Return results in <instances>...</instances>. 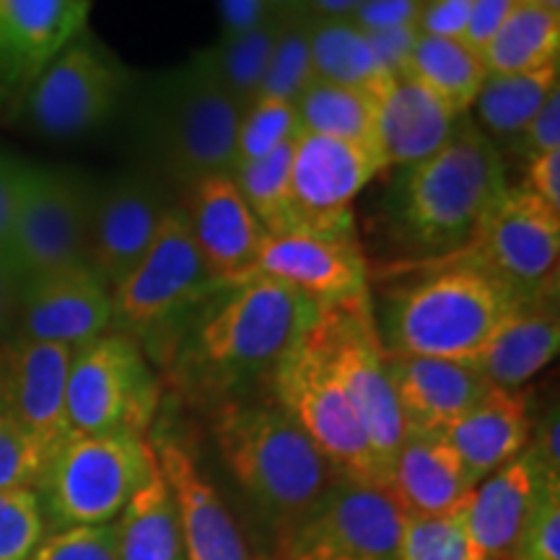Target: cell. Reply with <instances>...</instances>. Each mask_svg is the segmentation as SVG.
I'll return each mask as SVG.
<instances>
[{
    "instance_id": "obj_1",
    "label": "cell",
    "mask_w": 560,
    "mask_h": 560,
    "mask_svg": "<svg viewBox=\"0 0 560 560\" xmlns=\"http://www.w3.org/2000/svg\"><path fill=\"white\" fill-rule=\"evenodd\" d=\"M431 262L423 276L384 301L382 317H376L384 348L387 353L472 361L529 299L462 249L431 257Z\"/></svg>"
},
{
    "instance_id": "obj_2",
    "label": "cell",
    "mask_w": 560,
    "mask_h": 560,
    "mask_svg": "<svg viewBox=\"0 0 560 560\" xmlns=\"http://www.w3.org/2000/svg\"><path fill=\"white\" fill-rule=\"evenodd\" d=\"M317 310L299 291L265 276L223 283L190 312L195 327L179 348L182 374L215 395L270 376Z\"/></svg>"
},
{
    "instance_id": "obj_3",
    "label": "cell",
    "mask_w": 560,
    "mask_h": 560,
    "mask_svg": "<svg viewBox=\"0 0 560 560\" xmlns=\"http://www.w3.org/2000/svg\"><path fill=\"white\" fill-rule=\"evenodd\" d=\"M503 159L486 130L462 117L429 159L405 166L392 190V221L408 247L425 257L465 249L506 190Z\"/></svg>"
},
{
    "instance_id": "obj_4",
    "label": "cell",
    "mask_w": 560,
    "mask_h": 560,
    "mask_svg": "<svg viewBox=\"0 0 560 560\" xmlns=\"http://www.w3.org/2000/svg\"><path fill=\"white\" fill-rule=\"evenodd\" d=\"M213 436L231 478L276 527L280 542L312 514L338 478L330 462L276 400L219 405Z\"/></svg>"
},
{
    "instance_id": "obj_5",
    "label": "cell",
    "mask_w": 560,
    "mask_h": 560,
    "mask_svg": "<svg viewBox=\"0 0 560 560\" xmlns=\"http://www.w3.org/2000/svg\"><path fill=\"white\" fill-rule=\"evenodd\" d=\"M156 470L145 436L73 433L55 452L37 493L55 529L112 524Z\"/></svg>"
},
{
    "instance_id": "obj_6",
    "label": "cell",
    "mask_w": 560,
    "mask_h": 560,
    "mask_svg": "<svg viewBox=\"0 0 560 560\" xmlns=\"http://www.w3.org/2000/svg\"><path fill=\"white\" fill-rule=\"evenodd\" d=\"M272 400L296 420L340 478L387 488L346 389L327 361L312 322L270 371Z\"/></svg>"
},
{
    "instance_id": "obj_7",
    "label": "cell",
    "mask_w": 560,
    "mask_h": 560,
    "mask_svg": "<svg viewBox=\"0 0 560 560\" xmlns=\"http://www.w3.org/2000/svg\"><path fill=\"white\" fill-rule=\"evenodd\" d=\"M242 109L213 79L198 52L161 81L153 140L164 170L185 187L236 166Z\"/></svg>"
},
{
    "instance_id": "obj_8",
    "label": "cell",
    "mask_w": 560,
    "mask_h": 560,
    "mask_svg": "<svg viewBox=\"0 0 560 560\" xmlns=\"http://www.w3.org/2000/svg\"><path fill=\"white\" fill-rule=\"evenodd\" d=\"M312 330L366 431L371 452L387 482L405 439V423L389 384L387 348L376 325L374 304L369 296H361L346 304L319 306Z\"/></svg>"
},
{
    "instance_id": "obj_9",
    "label": "cell",
    "mask_w": 560,
    "mask_h": 560,
    "mask_svg": "<svg viewBox=\"0 0 560 560\" xmlns=\"http://www.w3.org/2000/svg\"><path fill=\"white\" fill-rule=\"evenodd\" d=\"M156 405V374L132 335L104 332L73 350L66 382V410L73 433L145 436Z\"/></svg>"
},
{
    "instance_id": "obj_10",
    "label": "cell",
    "mask_w": 560,
    "mask_h": 560,
    "mask_svg": "<svg viewBox=\"0 0 560 560\" xmlns=\"http://www.w3.org/2000/svg\"><path fill=\"white\" fill-rule=\"evenodd\" d=\"M221 285L202 260L187 226L185 210L170 208L145 255L112 289L115 325L132 338H151L170 322L190 314Z\"/></svg>"
},
{
    "instance_id": "obj_11",
    "label": "cell",
    "mask_w": 560,
    "mask_h": 560,
    "mask_svg": "<svg viewBox=\"0 0 560 560\" xmlns=\"http://www.w3.org/2000/svg\"><path fill=\"white\" fill-rule=\"evenodd\" d=\"M94 190L79 174L24 164L9 257L21 278L86 262Z\"/></svg>"
},
{
    "instance_id": "obj_12",
    "label": "cell",
    "mask_w": 560,
    "mask_h": 560,
    "mask_svg": "<svg viewBox=\"0 0 560 560\" xmlns=\"http://www.w3.org/2000/svg\"><path fill=\"white\" fill-rule=\"evenodd\" d=\"M405 514L387 488L335 478L280 542L283 560H400Z\"/></svg>"
},
{
    "instance_id": "obj_13",
    "label": "cell",
    "mask_w": 560,
    "mask_h": 560,
    "mask_svg": "<svg viewBox=\"0 0 560 560\" xmlns=\"http://www.w3.org/2000/svg\"><path fill=\"white\" fill-rule=\"evenodd\" d=\"M125 89L128 70L83 30L34 83L24 115L42 136L75 138L107 122Z\"/></svg>"
},
{
    "instance_id": "obj_14",
    "label": "cell",
    "mask_w": 560,
    "mask_h": 560,
    "mask_svg": "<svg viewBox=\"0 0 560 560\" xmlns=\"http://www.w3.org/2000/svg\"><path fill=\"white\" fill-rule=\"evenodd\" d=\"M462 252L514 285L522 296H550L558 291L560 210L527 187H506Z\"/></svg>"
},
{
    "instance_id": "obj_15",
    "label": "cell",
    "mask_w": 560,
    "mask_h": 560,
    "mask_svg": "<svg viewBox=\"0 0 560 560\" xmlns=\"http://www.w3.org/2000/svg\"><path fill=\"white\" fill-rule=\"evenodd\" d=\"M387 159L376 145L299 130L291 145V202L296 229L350 231L353 200Z\"/></svg>"
},
{
    "instance_id": "obj_16",
    "label": "cell",
    "mask_w": 560,
    "mask_h": 560,
    "mask_svg": "<svg viewBox=\"0 0 560 560\" xmlns=\"http://www.w3.org/2000/svg\"><path fill=\"white\" fill-rule=\"evenodd\" d=\"M249 276L278 280L317 306L369 296V265L355 229L265 234Z\"/></svg>"
},
{
    "instance_id": "obj_17",
    "label": "cell",
    "mask_w": 560,
    "mask_h": 560,
    "mask_svg": "<svg viewBox=\"0 0 560 560\" xmlns=\"http://www.w3.org/2000/svg\"><path fill=\"white\" fill-rule=\"evenodd\" d=\"M91 0H0V128L24 115L34 83L89 24Z\"/></svg>"
},
{
    "instance_id": "obj_18",
    "label": "cell",
    "mask_w": 560,
    "mask_h": 560,
    "mask_svg": "<svg viewBox=\"0 0 560 560\" xmlns=\"http://www.w3.org/2000/svg\"><path fill=\"white\" fill-rule=\"evenodd\" d=\"M70 359V348L24 335L0 342V405L50 459L73 436L66 410Z\"/></svg>"
},
{
    "instance_id": "obj_19",
    "label": "cell",
    "mask_w": 560,
    "mask_h": 560,
    "mask_svg": "<svg viewBox=\"0 0 560 560\" xmlns=\"http://www.w3.org/2000/svg\"><path fill=\"white\" fill-rule=\"evenodd\" d=\"M16 325L24 338L75 350L115 325L112 289L86 262L26 278Z\"/></svg>"
},
{
    "instance_id": "obj_20",
    "label": "cell",
    "mask_w": 560,
    "mask_h": 560,
    "mask_svg": "<svg viewBox=\"0 0 560 560\" xmlns=\"http://www.w3.org/2000/svg\"><path fill=\"white\" fill-rule=\"evenodd\" d=\"M170 208L156 182L140 174H128L94 192L86 249L89 268L115 289L151 247Z\"/></svg>"
},
{
    "instance_id": "obj_21",
    "label": "cell",
    "mask_w": 560,
    "mask_h": 560,
    "mask_svg": "<svg viewBox=\"0 0 560 560\" xmlns=\"http://www.w3.org/2000/svg\"><path fill=\"white\" fill-rule=\"evenodd\" d=\"M187 226L208 270L221 283L249 276L265 229L257 223L231 174H208L187 187Z\"/></svg>"
},
{
    "instance_id": "obj_22",
    "label": "cell",
    "mask_w": 560,
    "mask_h": 560,
    "mask_svg": "<svg viewBox=\"0 0 560 560\" xmlns=\"http://www.w3.org/2000/svg\"><path fill=\"white\" fill-rule=\"evenodd\" d=\"M387 374L405 433H441L490 389L470 361L387 353Z\"/></svg>"
},
{
    "instance_id": "obj_23",
    "label": "cell",
    "mask_w": 560,
    "mask_h": 560,
    "mask_svg": "<svg viewBox=\"0 0 560 560\" xmlns=\"http://www.w3.org/2000/svg\"><path fill=\"white\" fill-rule=\"evenodd\" d=\"M159 470L177 503L182 545L187 560H255L240 524L219 490L202 478L195 459L174 439L153 446Z\"/></svg>"
},
{
    "instance_id": "obj_24",
    "label": "cell",
    "mask_w": 560,
    "mask_h": 560,
    "mask_svg": "<svg viewBox=\"0 0 560 560\" xmlns=\"http://www.w3.org/2000/svg\"><path fill=\"white\" fill-rule=\"evenodd\" d=\"M475 486L527 450L532 436L529 397L524 389L490 387L465 416L441 431Z\"/></svg>"
},
{
    "instance_id": "obj_25",
    "label": "cell",
    "mask_w": 560,
    "mask_h": 560,
    "mask_svg": "<svg viewBox=\"0 0 560 560\" xmlns=\"http://www.w3.org/2000/svg\"><path fill=\"white\" fill-rule=\"evenodd\" d=\"M387 490L405 516L446 514L465 506L475 482L441 433H405Z\"/></svg>"
},
{
    "instance_id": "obj_26",
    "label": "cell",
    "mask_w": 560,
    "mask_h": 560,
    "mask_svg": "<svg viewBox=\"0 0 560 560\" xmlns=\"http://www.w3.org/2000/svg\"><path fill=\"white\" fill-rule=\"evenodd\" d=\"M550 486L527 452L490 472L467 501V527L482 560H511L532 509Z\"/></svg>"
},
{
    "instance_id": "obj_27",
    "label": "cell",
    "mask_w": 560,
    "mask_h": 560,
    "mask_svg": "<svg viewBox=\"0 0 560 560\" xmlns=\"http://www.w3.org/2000/svg\"><path fill=\"white\" fill-rule=\"evenodd\" d=\"M465 115L408 75H395L376 100V138L387 166H412L436 153Z\"/></svg>"
},
{
    "instance_id": "obj_28",
    "label": "cell",
    "mask_w": 560,
    "mask_h": 560,
    "mask_svg": "<svg viewBox=\"0 0 560 560\" xmlns=\"http://www.w3.org/2000/svg\"><path fill=\"white\" fill-rule=\"evenodd\" d=\"M558 348L560 322L556 293H550L529 299L470 363L486 376L490 387L522 389V384L556 361Z\"/></svg>"
},
{
    "instance_id": "obj_29",
    "label": "cell",
    "mask_w": 560,
    "mask_h": 560,
    "mask_svg": "<svg viewBox=\"0 0 560 560\" xmlns=\"http://www.w3.org/2000/svg\"><path fill=\"white\" fill-rule=\"evenodd\" d=\"M112 532L117 560H187L177 503L161 470L132 495Z\"/></svg>"
},
{
    "instance_id": "obj_30",
    "label": "cell",
    "mask_w": 560,
    "mask_h": 560,
    "mask_svg": "<svg viewBox=\"0 0 560 560\" xmlns=\"http://www.w3.org/2000/svg\"><path fill=\"white\" fill-rule=\"evenodd\" d=\"M402 75H408L457 115H467L475 96L488 79V68L480 52L465 39H444L418 34Z\"/></svg>"
},
{
    "instance_id": "obj_31",
    "label": "cell",
    "mask_w": 560,
    "mask_h": 560,
    "mask_svg": "<svg viewBox=\"0 0 560 560\" xmlns=\"http://www.w3.org/2000/svg\"><path fill=\"white\" fill-rule=\"evenodd\" d=\"M312 66L314 81L369 91L376 100L395 79L374 55L369 34L350 19H312Z\"/></svg>"
},
{
    "instance_id": "obj_32",
    "label": "cell",
    "mask_w": 560,
    "mask_h": 560,
    "mask_svg": "<svg viewBox=\"0 0 560 560\" xmlns=\"http://www.w3.org/2000/svg\"><path fill=\"white\" fill-rule=\"evenodd\" d=\"M488 73H527L560 62V13L520 0L480 50Z\"/></svg>"
},
{
    "instance_id": "obj_33",
    "label": "cell",
    "mask_w": 560,
    "mask_h": 560,
    "mask_svg": "<svg viewBox=\"0 0 560 560\" xmlns=\"http://www.w3.org/2000/svg\"><path fill=\"white\" fill-rule=\"evenodd\" d=\"M556 89H560V62L527 73H488L472 104L478 128L499 138H516Z\"/></svg>"
},
{
    "instance_id": "obj_34",
    "label": "cell",
    "mask_w": 560,
    "mask_h": 560,
    "mask_svg": "<svg viewBox=\"0 0 560 560\" xmlns=\"http://www.w3.org/2000/svg\"><path fill=\"white\" fill-rule=\"evenodd\" d=\"M299 128L317 136H330L350 143L376 145V96L369 91L312 81L296 102Z\"/></svg>"
},
{
    "instance_id": "obj_35",
    "label": "cell",
    "mask_w": 560,
    "mask_h": 560,
    "mask_svg": "<svg viewBox=\"0 0 560 560\" xmlns=\"http://www.w3.org/2000/svg\"><path fill=\"white\" fill-rule=\"evenodd\" d=\"M276 37L278 19H272L247 34L221 37L215 45L198 52L213 79L242 112L260 96Z\"/></svg>"
},
{
    "instance_id": "obj_36",
    "label": "cell",
    "mask_w": 560,
    "mask_h": 560,
    "mask_svg": "<svg viewBox=\"0 0 560 560\" xmlns=\"http://www.w3.org/2000/svg\"><path fill=\"white\" fill-rule=\"evenodd\" d=\"M291 145L293 140L260 161L236 164L231 172L236 190L265 234H283L296 229L291 202Z\"/></svg>"
},
{
    "instance_id": "obj_37",
    "label": "cell",
    "mask_w": 560,
    "mask_h": 560,
    "mask_svg": "<svg viewBox=\"0 0 560 560\" xmlns=\"http://www.w3.org/2000/svg\"><path fill=\"white\" fill-rule=\"evenodd\" d=\"M312 19H278V37L272 45L260 96L296 104L299 96L312 86Z\"/></svg>"
},
{
    "instance_id": "obj_38",
    "label": "cell",
    "mask_w": 560,
    "mask_h": 560,
    "mask_svg": "<svg viewBox=\"0 0 560 560\" xmlns=\"http://www.w3.org/2000/svg\"><path fill=\"white\" fill-rule=\"evenodd\" d=\"M400 560H482L467 527V503L446 514L405 516Z\"/></svg>"
},
{
    "instance_id": "obj_39",
    "label": "cell",
    "mask_w": 560,
    "mask_h": 560,
    "mask_svg": "<svg viewBox=\"0 0 560 560\" xmlns=\"http://www.w3.org/2000/svg\"><path fill=\"white\" fill-rule=\"evenodd\" d=\"M296 104L257 96L242 112L240 130H236V164L260 161L278 151L280 145L291 143L299 136Z\"/></svg>"
},
{
    "instance_id": "obj_40",
    "label": "cell",
    "mask_w": 560,
    "mask_h": 560,
    "mask_svg": "<svg viewBox=\"0 0 560 560\" xmlns=\"http://www.w3.org/2000/svg\"><path fill=\"white\" fill-rule=\"evenodd\" d=\"M47 520L32 488L0 490V560H30L45 540Z\"/></svg>"
},
{
    "instance_id": "obj_41",
    "label": "cell",
    "mask_w": 560,
    "mask_h": 560,
    "mask_svg": "<svg viewBox=\"0 0 560 560\" xmlns=\"http://www.w3.org/2000/svg\"><path fill=\"white\" fill-rule=\"evenodd\" d=\"M50 467V454L0 405V490H39Z\"/></svg>"
},
{
    "instance_id": "obj_42",
    "label": "cell",
    "mask_w": 560,
    "mask_h": 560,
    "mask_svg": "<svg viewBox=\"0 0 560 560\" xmlns=\"http://www.w3.org/2000/svg\"><path fill=\"white\" fill-rule=\"evenodd\" d=\"M30 560H117L115 532L112 524L55 529Z\"/></svg>"
},
{
    "instance_id": "obj_43",
    "label": "cell",
    "mask_w": 560,
    "mask_h": 560,
    "mask_svg": "<svg viewBox=\"0 0 560 560\" xmlns=\"http://www.w3.org/2000/svg\"><path fill=\"white\" fill-rule=\"evenodd\" d=\"M511 560H560V488H545L532 509Z\"/></svg>"
},
{
    "instance_id": "obj_44",
    "label": "cell",
    "mask_w": 560,
    "mask_h": 560,
    "mask_svg": "<svg viewBox=\"0 0 560 560\" xmlns=\"http://www.w3.org/2000/svg\"><path fill=\"white\" fill-rule=\"evenodd\" d=\"M423 3L425 0H361L350 21L366 34L416 26Z\"/></svg>"
},
{
    "instance_id": "obj_45",
    "label": "cell",
    "mask_w": 560,
    "mask_h": 560,
    "mask_svg": "<svg viewBox=\"0 0 560 560\" xmlns=\"http://www.w3.org/2000/svg\"><path fill=\"white\" fill-rule=\"evenodd\" d=\"M467 19H470V0H425L416 30L425 37L462 39Z\"/></svg>"
},
{
    "instance_id": "obj_46",
    "label": "cell",
    "mask_w": 560,
    "mask_h": 560,
    "mask_svg": "<svg viewBox=\"0 0 560 560\" xmlns=\"http://www.w3.org/2000/svg\"><path fill=\"white\" fill-rule=\"evenodd\" d=\"M524 156H540V153L560 151V89L550 94L540 112L532 117L527 128L514 138Z\"/></svg>"
},
{
    "instance_id": "obj_47",
    "label": "cell",
    "mask_w": 560,
    "mask_h": 560,
    "mask_svg": "<svg viewBox=\"0 0 560 560\" xmlns=\"http://www.w3.org/2000/svg\"><path fill=\"white\" fill-rule=\"evenodd\" d=\"M558 433H560V420H558V408H552L548 416L540 420L537 429H532L527 452L532 462L537 465V470L542 472V478L550 482V486L560 488V446H558Z\"/></svg>"
},
{
    "instance_id": "obj_48",
    "label": "cell",
    "mask_w": 560,
    "mask_h": 560,
    "mask_svg": "<svg viewBox=\"0 0 560 560\" xmlns=\"http://www.w3.org/2000/svg\"><path fill=\"white\" fill-rule=\"evenodd\" d=\"M516 3L520 0H470V19H467V30L462 39L480 52L493 39V34L501 30V24L509 19Z\"/></svg>"
},
{
    "instance_id": "obj_49",
    "label": "cell",
    "mask_w": 560,
    "mask_h": 560,
    "mask_svg": "<svg viewBox=\"0 0 560 560\" xmlns=\"http://www.w3.org/2000/svg\"><path fill=\"white\" fill-rule=\"evenodd\" d=\"M369 42L382 66L387 68L392 75H400L405 62L410 58L412 47H416L418 42V30L416 26H400V30L374 32L369 34Z\"/></svg>"
},
{
    "instance_id": "obj_50",
    "label": "cell",
    "mask_w": 560,
    "mask_h": 560,
    "mask_svg": "<svg viewBox=\"0 0 560 560\" xmlns=\"http://www.w3.org/2000/svg\"><path fill=\"white\" fill-rule=\"evenodd\" d=\"M221 5V37L247 34L268 24L272 16L265 0H219Z\"/></svg>"
},
{
    "instance_id": "obj_51",
    "label": "cell",
    "mask_w": 560,
    "mask_h": 560,
    "mask_svg": "<svg viewBox=\"0 0 560 560\" xmlns=\"http://www.w3.org/2000/svg\"><path fill=\"white\" fill-rule=\"evenodd\" d=\"M532 195L560 210V151L532 156L524 185Z\"/></svg>"
},
{
    "instance_id": "obj_52",
    "label": "cell",
    "mask_w": 560,
    "mask_h": 560,
    "mask_svg": "<svg viewBox=\"0 0 560 560\" xmlns=\"http://www.w3.org/2000/svg\"><path fill=\"white\" fill-rule=\"evenodd\" d=\"M21 172H24V164H21V161L0 153V249L3 252H9L13 215H16Z\"/></svg>"
},
{
    "instance_id": "obj_53",
    "label": "cell",
    "mask_w": 560,
    "mask_h": 560,
    "mask_svg": "<svg viewBox=\"0 0 560 560\" xmlns=\"http://www.w3.org/2000/svg\"><path fill=\"white\" fill-rule=\"evenodd\" d=\"M24 278L11 262L9 252L0 249V342L11 332V327L19 322V304Z\"/></svg>"
},
{
    "instance_id": "obj_54",
    "label": "cell",
    "mask_w": 560,
    "mask_h": 560,
    "mask_svg": "<svg viewBox=\"0 0 560 560\" xmlns=\"http://www.w3.org/2000/svg\"><path fill=\"white\" fill-rule=\"evenodd\" d=\"M361 0H306V16L314 21H332V19H350Z\"/></svg>"
},
{
    "instance_id": "obj_55",
    "label": "cell",
    "mask_w": 560,
    "mask_h": 560,
    "mask_svg": "<svg viewBox=\"0 0 560 560\" xmlns=\"http://www.w3.org/2000/svg\"><path fill=\"white\" fill-rule=\"evenodd\" d=\"M276 19L306 16V0H265Z\"/></svg>"
},
{
    "instance_id": "obj_56",
    "label": "cell",
    "mask_w": 560,
    "mask_h": 560,
    "mask_svg": "<svg viewBox=\"0 0 560 560\" xmlns=\"http://www.w3.org/2000/svg\"><path fill=\"white\" fill-rule=\"evenodd\" d=\"M537 3L545 5V9H550V11L560 13V0H537Z\"/></svg>"
}]
</instances>
